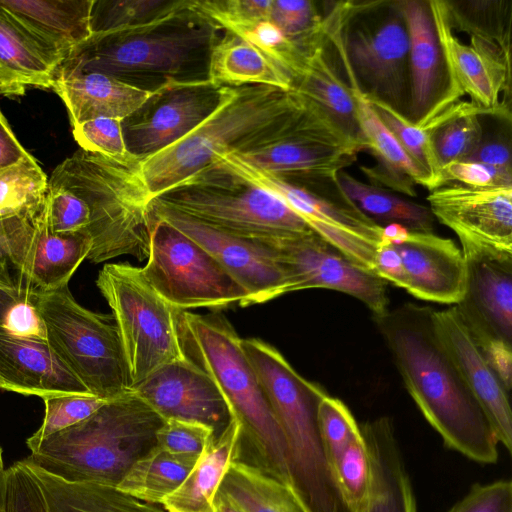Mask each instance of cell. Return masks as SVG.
Listing matches in <instances>:
<instances>
[{"label":"cell","instance_id":"cell-6","mask_svg":"<svg viewBox=\"0 0 512 512\" xmlns=\"http://www.w3.org/2000/svg\"><path fill=\"white\" fill-rule=\"evenodd\" d=\"M243 350L284 435L293 485L309 512H349L336 486L320 436L318 408L327 394L302 377L272 345L242 340Z\"/></svg>","mask_w":512,"mask_h":512},{"label":"cell","instance_id":"cell-60","mask_svg":"<svg viewBox=\"0 0 512 512\" xmlns=\"http://www.w3.org/2000/svg\"><path fill=\"white\" fill-rule=\"evenodd\" d=\"M0 283L10 287L23 289L19 284L17 275L8 258L2 252H0Z\"/></svg>","mask_w":512,"mask_h":512},{"label":"cell","instance_id":"cell-9","mask_svg":"<svg viewBox=\"0 0 512 512\" xmlns=\"http://www.w3.org/2000/svg\"><path fill=\"white\" fill-rule=\"evenodd\" d=\"M152 201L215 229L261 242L313 231L280 198L218 163Z\"/></svg>","mask_w":512,"mask_h":512},{"label":"cell","instance_id":"cell-61","mask_svg":"<svg viewBox=\"0 0 512 512\" xmlns=\"http://www.w3.org/2000/svg\"><path fill=\"white\" fill-rule=\"evenodd\" d=\"M214 512H243L224 494L217 491L213 499Z\"/></svg>","mask_w":512,"mask_h":512},{"label":"cell","instance_id":"cell-10","mask_svg":"<svg viewBox=\"0 0 512 512\" xmlns=\"http://www.w3.org/2000/svg\"><path fill=\"white\" fill-rule=\"evenodd\" d=\"M28 300L44 322L47 342L90 393L111 400L131 391L113 316L80 305L68 285L30 291Z\"/></svg>","mask_w":512,"mask_h":512},{"label":"cell","instance_id":"cell-20","mask_svg":"<svg viewBox=\"0 0 512 512\" xmlns=\"http://www.w3.org/2000/svg\"><path fill=\"white\" fill-rule=\"evenodd\" d=\"M131 392L162 419L195 421L211 427L218 436L232 421L229 406L218 385L188 356L153 372Z\"/></svg>","mask_w":512,"mask_h":512},{"label":"cell","instance_id":"cell-33","mask_svg":"<svg viewBox=\"0 0 512 512\" xmlns=\"http://www.w3.org/2000/svg\"><path fill=\"white\" fill-rule=\"evenodd\" d=\"M241 427L236 419L207 446L162 506L166 512H214L213 499L232 461L237 459Z\"/></svg>","mask_w":512,"mask_h":512},{"label":"cell","instance_id":"cell-40","mask_svg":"<svg viewBox=\"0 0 512 512\" xmlns=\"http://www.w3.org/2000/svg\"><path fill=\"white\" fill-rule=\"evenodd\" d=\"M452 29L511 50L512 1L444 0Z\"/></svg>","mask_w":512,"mask_h":512},{"label":"cell","instance_id":"cell-42","mask_svg":"<svg viewBox=\"0 0 512 512\" xmlns=\"http://www.w3.org/2000/svg\"><path fill=\"white\" fill-rule=\"evenodd\" d=\"M189 0H93L90 16L92 34L130 29L154 22Z\"/></svg>","mask_w":512,"mask_h":512},{"label":"cell","instance_id":"cell-58","mask_svg":"<svg viewBox=\"0 0 512 512\" xmlns=\"http://www.w3.org/2000/svg\"><path fill=\"white\" fill-rule=\"evenodd\" d=\"M28 155L0 110V170L17 164Z\"/></svg>","mask_w":512,"mask_h":512},{"label":"cell","instance_id":"cell-38","mask_svg":"<svg viewBox=\"0 0 512 512\" xmlns=\"http://www.w3.org/2000/svg\"><path fill=\"white\" fill-rule=\"evenodd\" d=\"M341 72L354 99L357 120L366 142V148L378 160L376 167L391 174L408 177L416 185H422L429 190L430 184L427 175L404 151L352 77L342 69Z\"/></svg>","mask_w":512,"mask_h":512},{"label":"cell","instance_id":"cell-36","mask_svg":"<svg viewBox=\"0 0 512 512\" xmlns=\"http://www.w3.org/2000/svg\"><path fill=\"white\" fill-rule=\"evenodd\" d=\"M199 457L155 446L131 466L117 488L143 502L162 504L183 483Z\"/></svg>","mask_w":512,"mask_h":512},{"label":"cell","instance_id":"cell-56","mask_svg":"<svg viewBox=\"0 0 512 512\" xmlns=\"http://www.w3.org/2000/svg\"><path fill=\"white\" fill-rule=\"evenodd\" d=\"M463 161L487 165L512 173L510 142L503 137L483 139Z\"/></svg>","mask_w":512,"mask_h":512},{"label":"cell","instance_id":"cell-35","mask_svg":"<svg viewBox=\"0 0 512 512\" xmlns=\"http://www.w3.org/2000/svg\"><path fill=\"white\" fill-rule=\"evenodd\" d=\"M218 491L243 512H309L293 486L239 460L231 462Z\"/></svg>","mask_w":512,"mask_h":512},{"label":"cell","instance_id":"cell-62","mask_svg":"<svg viewBox=\"0 0 512 512\" xmlns=\"http://www.w3.org/2000/svg\"><path fill=\"white\" fill-rule=\"evenodd\" d=\"M0 389L2 390H6V391H10V392H15L16 393V389L11 386L9 383H7L0 375Z\"/></svg>","mask_w":512,"mask_h":512},{"label":"cell","instance_id":"cell-50","mask_svg":"<svg viewBox=\"0 0 512 512\" xmlns=\"http://www.w3.org/2000/svg\"><path fill=\"white\" fill-rule=\"evenodd\" d=\"M47 223L55 234L86 231L90 210L86 202L70 189L48 181L46 194Z\"/></svg>","mask_w":512,"mask_h":512},{"label":"cell","instance_id":"cell-41","mask_svg":"<svg viewBox=\"0 0 512 512\" xmlns=\"http://www.w3.org/2000/svg\"><path fill=\"white\" fill-rule=\"evenodd\" d=\"M330 466L349 512H364L371 500L373 475L369 449L361 429Z\"/></svg>","mask_w":512,"mask_h":512},{"label":"cell","instance_id":"cell-30","mask_svg":"<svg viewBox=\"0 0 512 512\" xmlns=\"http://www.w3.org/2000/svg\"><path fill=\"white\" fill-rule=\"evenodd\" d=\"M93 0H0V8L64 60L91 35Z\"/></svg>","mask_w":512,"mask_h":512},{"label":"cell","instance_id":"cell-3","mask_svg":"<svg viewBox=\"0 0 512 512\" xmlns=\"http://www.w3.org/2000/svg\"><path fill=\"white\" fill-rule=\"evenodd\" d=\"M178 323L185 354L210 374L240 424L236 460L294 487L284 435L242 338L218 314L180 311Z\"/></svg>","mask_w":512,"mask_h":512},{"label":"cell","instance_id":"cell-52","mask_svg":"<svg viewBox=\"0 0 512 512\" xmlns=\"http://www.w3.org/2000/svg\"><path fill=\"white\" fill-rule=\"evenodd\" d=\"M454 183L471 188L512 187V173L470 161H453L441 169V186Z\"/></svg>","mask_w":512,"mask_h":512},{"label":"cell","instance_id":"cell-46","mask_svg":"<svg viewBox=\"0 0 512 512\" xmlns=\"http://www.w3.org/2000/svg\"><path fill=\"white\" fill-rule=\"evenodd\" d=\"M43 401L44 419L28 437L31 440H40L85 420L110 400L93 394H57L47 396Z\"/></svg>","mask_w":512,"mask_h":512},{"label":"cell","instance_id":"cell-45","mask_svg":"<svg viewBox=\"0 0 512 512\" xmlns=\"http://www.w3.org/2000/svg\"><path fill=\"white\" fill-rule=\"evenodd\" d=\"M273 0H190V8L223 31L236 34L267 20Z\"/></svg>","mask_w":512,"mask_h":512},{"label":"cell","instance_id":"cell-18","mask_svg":"<svg viewBox=\"0 0 512 512\" xmlns=\"http://www.w3.org/2000/svg\"><path fill=\"white\" fill-rule=\"evenodd\" d=\"M429 1L448 70L447 109L469 95L472 104L510 119V111L500 102L502 94L510 96V51L477 36H470L468 44L461 42L453 33L444 0Z\"/></svg>","mask_w":512,"mask_h":512},{"label":"cell","instance_id":"cell-44","mask_svg":"<svg viewBox=\"0 0 512 512\" xmlns=\"http://www.w3.org/2000/svg\"><path fill=\"white\" fill-rule=\"evenodd\" d=\"M369 100V99H368ZM376 113L413 162L427 175L429 191L441 186V169L428 132L389 106L369 100Z\"/></svg>","mask_w":512,"mask_h":512},{"label":"cell","instance_id":"cell-47","mask_svg":"<svg viewBox=\"0 0 512 512\" xmlns=\"http://www.w3.org/2000/svg\"><path fill=\"white\" fill-rule=\"evenodd\" d=\"M234 35L257 47L292 81L303 66L306 54L269 19L261 20Z\"/></svg>","mask_w":512,"mask_h":512},{"label":"cell","instance_id":"cell-32","mask_svg":"<svg viewBox=\"0 0 512 512\" xmlns=\"http://www.w3.org/2000/svg\"><path fill=\"white\" fill-rule=\"evenodd\" d=\"M92 241L86 231L55 234L47 223L46 200L37 218L22 283L28 291H50L68 282L88 257Z\"/></svg>","mask_w":512,"mask_h":512},{"label":"cell","instance_id":"cell-12","mask_svg":"<svg viewBox=\"0 0 512 512\" xmlns=\"http://www.w3.org/2000/svg\"><path fill=\"white\" fill-rule=\"evenodd\" d=\"M141 270L156 292L180 311L249 306L247 292L203 247L153 212Z\"/></svg>","mask_w":512,"mask_h":512},{"label":"cell","instance_id":"cell-27","mask_svg":"<svg viewBox=\"0 0 512 512\" xmlns=\"http://www.w3.org/2000/svg\"><path fill=\"white\" fill-rule=\"evenodd\" d=\"M0 375L16 393L45 398L92 394L47 340L19 337L0 327Z\"/></svg>","mask_w":512,"mask_h":512},{"label":"cell","instance_id":"cell-15","mask_svg":"<svg viewBox=\"0 0 512 512\" xmlns=\"http://www.w3.org/2000/svg\"><path fill=\"white\" fill-rule=\"evenodd\" d=\"M0 512H166L117 487L70 482L27 458L0 475Z\"/></svg>","mask_w":512,"mask_h":512},{"label":"cell","instance_id":"cell-63","mask_svg":"<svg viewBox=\"0 0 512 512\" xmlns=\"http://www.w3.org/2000/svg\"><path fill=\"white\" fill-rule=\"evenodd\" d=\"M4 469H5V467H4V462H3V450L0 446V475Z\"/></svg>","mask_w":512,"mask_h":512},{"label":"cell","instance_id":"cell-48","mask_svg":"<svg viewBox=\"0 0 512 512\" xmlns=\"http://www.w3.org/2000/svg\"><path fill=\"white\" fill-rule=\"evenodd\" d=\"M72 128L74 139L80 149L86 152L124 163L139 161L127 150L122 131V120L101 117L81 122Z\"/></svg>","mask_w":512,"mask_h":512},{"label":"cell","instance_id":"cell-7","mask_svg":"<svg viewBox=\"0 0 512 512\" xmlns=\"http://www.w3.org/2000/svg\"><path fill=\"white\" fill-rule=\"evenodd\" d=\"M324 18L340 68L367 99L408 118L409 34L398 0L341 1Z\"/></svg>","mask_w":512,"mask_h":512},{"label":"cell","instance_id":"cell-53","mask_svg":"<svg viewBox=\"0 0 512 512\" xmlns=\"http://www.w3.org/2000/svg\"><path fill=\"white\" fill-rule=\"evenodd\" d=\"M448 512H512V483L476 484Z\"/></svg>","mask_w":512,"mask_h":512},{"label":"cell","instance_id":"cell-5","mask_svg":"<svg viewBox=\"0 0 512 512\" xmlns=\"http://www.w3.org/2000/svg\"><path fill=\"white\" fill-rule=\"evenodd\" d=\"M162 417L131 391L85 420L40 440L26 439V457L70 482L117 487L131 466L156 446Z\"/></svg>","mask_w":512,"mask_h":512},{"label":"cell","instance_id":"cell-37","mask_svg":"<svg viewBox=\"0 0 512 512\" xmlns=\"http://www.w3.org/2000/svg\"><path fill=\"white\" fill-rule=\"evenodd\" d=\"M336 182L344 196L376 223H397L410 231L433 232L435 218L429 207L361 182L345 170L337 174Z\"/></svg>","mask_w":512,"mask_h":512},{"label":"cell","instance_id":"cell-59","mask_svg":"<svg viewBox=\"0 0 512 512\" xmlns=\"http://www.w3.org/2000/svg\"><path fill=\"white\" fill-rule=\"evenodd\" d=\"M30 291L0 283V327L3 326L8 309L16 302L28 298Z\"/></svg>","mask_w":512,"mask_h":512},{"label":"cell","instance_id":"cell-14","mask_svg":"<svg viewBox=\"0 0 512 512\" xmlns=\"http://www.w3.org/2000/svg\"><path fill=\"white\" fill-rule=\"evenodd\" d=\"M358 152L306 103L305 110L290 123L231 154L255 168L307 183L335 179L355 161Z\"/></svg>","mask_w":512,"mask_h":512},{"label":"cell","instance_id":"cell-11","mask_svg":"<svg viewBox=\"0 0 512 512\" xmlns=\"http://www.w3.org/2000/svg\"><path fill=\"white\" fill-rule=\"evenodd\" d=\"M96 285L118 328L131 388L160 367L186 357L180 333V310L150 285L140 267L106 263Z\"/></svg>","mask_w":512,"mask_h":512},{"label":"cell","instance_id":"cell-1","mask_svg":"<svg viewBox=\"0 0 512 512\" xmlns=\"http://www.w3.org/2000/svg\"><path fill=\"white\" fill-rule=\"evenodd\" d=\"M434 310L404 303L374 316L412 399L445 445L479 463L498 460V441L484 411L443 344Z\"/></svg>","mask_w":512,"mask_h":512},{"label":"cell","instance_id":"cell-24","mask_svg":"<svg viewBox=\"0 0 512 512\" xmlns=\"http://www.w3.org/2000/svg\"><path fill=\"white\" fill-rule=\"evenodd\" d=\"M436 330L484 411L498 443L512 448L510 393L487 363L456 306L433 314Z\"/></svg>","mask_w":512,"mask_h":512},{"label":"cell","instance_id":"cell-31","mask_svg":"<svg viewBox=\"0 0 512 512\" xmlns=\"http://www.w3.org/2000/svg\"><path fill=\"white\" fill-rule=\"evenodd\" d=\"M372 464V493L364 512H417L411 481L392 421L381 417L361 427Z\"/></svg>","mask_w":512,"mask_h":512},{"label":"cell","instance_id":"cell-16","mask_svg":"<svg viewBox=\"0 0 512 512\" xmlns=\"http://www.w3.org/2000/svg\"><path fill=\"white\" fill-rule=\"evenodd\" d=\"M276 251L287 293L327 288L362 301L374 316L388 311L386 281L359 266L314 231L264 241Z\"/></svg>","mask_w":512,"mask_h":512},{"label":"cell","instance_id":"cell-34","mask_svg":"<svg viewBox=\"0 0 512 512\" xmlns=\"http://www.w3.org/2000/svg\"><path fill=\"white\" fill-rule=\"evenodd\" d=\"M212 48L208 81L215 86L261 85L293 90L292 78L253 44L226 32Z\"/></svg>","mask_w":512,"mask_h":512},{"label":"cell","instance_id":"cell-19","mask_svg":"<svg viewBox=\"0 0 512 512\" xmlns=\"http://www.w3.org/2000/svg\"><path fill=\"white\" fill-rule=\"evenodd\" d=\"M153 214L203 247L247 292L249 305L287 293V279L275 249L198 222L151 201Z\"/></svg>","mask_w":512,"mask_h":512},{"label":"cell","instance_id":"cell-13","mask_svg":"<svg viewBox=\"0 0 512 512\" xmlns=\"http://www.w3.org/2000/svg\"><path fill=\"white\" fill-rule=\"evenodd\" d=\"M214 162L280 198L325 241L375 273V255L382 240L383 226L357 209L340 189L336 194L327 195L320 188L324 180L293 182L250 166L231 153L216 156Z\"/></svg>","mask_w":512,"mask_h":512},{"label":"cell","instance_id":"cell-17","mask_svg":"<svg viewBox=\"0 0 512 512\" xmlns=\"http://www.w3.org/2000/svg\"><path fill=\"white\" fill-rule=\"evenodd\" d=\"M231 89L205 81L157 90L122 121L128 152L141 160L178 142L214 113Z\"/></svg>","mask_w":512,"mask_h":512},{"label":"cell","instance_id":"cell-4","mask_svg":"<svg viewBox=\"0 0 512 512\" xmlns=\"http://www.w3.org/2000/svg\"><path fill=\"white\" fill-rule=\"evenodd\" d=\"M306 108L295 91L270 86L232 87L224 102L178 142L139 160L138 174L150 200L211 166L214 158L249 148Z\"/></svg>","mask_w":512,"mask_h":512},{"label":"cell","instance_id":"cell-21","mask_svg":"<svg viewBox=\"0 0 512 512\" xmlns=\"http://www.w3.org/2000/svg\"><path fill=\"white\" fill-rule=\"evenodd\" d=\"M465 289L456 304L475 338L512 344V252L461 243Z\"/></svg>","mask_w":512,"mask_h":512},{"label":"cell","instance_id":"cell-29","mask_svg":"<svg viewBox=\"0 0 512 512\" xmlns=\"http://www.w3.org/2000/svg\"><path fill=\"white\" fill-rule=\"evenodd\" d=\"M62 56L0 8V93L19 96L30 86L52 88Z\"/></svg>","mask_w":512,"mask_h":512},{"label":"cell","instance_id":"cell-28","mask_svg":"<svg viewBox=\"0 0 512 512\" xmlns=\"http://www.w3.org/2000/svg\"><path fill=\"white\" fill-rule=\"evenodd\" d=\"M51 89L65 104L71 126L101 117L123 121L157 92L89 71H59Z\"/></svg>","mask_w":512,"mask_h":512},{"label":"cell","instance_id":"cell-23","mask_svg":"<svg viewBox=\"0 0 512 512\" xmlns=\"http://www.w3.org/2000/svg\"><path fill=\"white\" fill-rule=\"evenodd\" d=\"M409 34L408 120L424 128L447 109L448 70L429 0H398Z\"/></svg>","mask_w":512,"mask_h":512},{"label":"cell","instance_id":"cell-26","mask_svg":"<svg viewBox=\"0 0 512 512\" xmlns=\"http://www.w3.org/2000/svg\"><path fill=\"white\" fill-rule=\"evenodd\" d=\"M327 42L325 37L307 53L301 70L293 79V91L360 152L367 148L354 99Z\"/></svg>","mask_w":512,"mask_h":512},{"label":"cell","instance_id":"cell-49","mask_svg":"<svg viewBox=\"0 0 512 512\" xmlns=\"http://www.w3.org/2000/svg\"><path fill=\"white\" fill-rule=\"evenodd\" d=\"M318 425L329 464L360 432V426L348 407L338 398L328 394L319 404Z\"/></svg>","mask_w":512,"mask_h":512},{"label":"cell","instance_id":"cell-55","mask_svg":"<svg viewBox=\"0 0 512 512\" xmlns=\"http://www.w3.org/2000/svg\"><path fill=\"white\" fill-rule=\"evenodd\" d=\"M473 338L489 366L510 393L512 388V344L490 336Z\"/></svg>","mask_w":512,"mask_h":512},{"label":"cell","instance_id":"cell-54","mask_svg":"<svg viewBox=\"0 0 512 512\" xmlns=\"http://www.w3.org/2000/svg\"><path fill=\"white\" fill-rule=\"evenodd\" d=\"M2 328L15 336L47 340L44 322L28 298L16 302L8 309Z\"/></svg>","mask_w":512,"mask_h":512},{"label":"cell","instance_id":"cell-8","mask_svg":"<svg viewBox=\"0 0 512 512\" xmlns=\"http://www.w3.org/2000/svg\"><path fill=\"white\" fill-rule=\"evenodd\" d=\"M138 163H124L82 149L63 160L49 182L62 185L89 207L86 232L92 246L87 259L101 263L129 255L148 256L151 200L138 174Z\"/></svg>","mask_w":512,"mask_h":512},{"label":"cell","instance_id":"cell-51","mask_svg":"<svg viewBox=\"0 0 512 512\" xmlns=\"http://www.w3.org/2000/svg\"><path fill=\"white\" fill-rule=\"evenodd\" d=\"M215 437L205 424L168 418L157 430L156 446L170 453L200 456Z\"/></svg>","mask_w":512,"mask_h":512},{"label":"cell","instance_id":"cell-39","mask_svg":"<svg viewBox=\"0 0 512 512\" xmlns=\"http://www.w3.org/2000/svg\"><path fill=\"white\" fill-rule=\"evenodd\" d=\"M481 115H496L472 103L458 102L432 119L423 129L430 137L440 169L464 160L483 139Z\"/></svg>","mask_w":512,"mask_h":512},{"label":"cell","instance_id":"cell-57","mask_svg":"<svg viewBox=\"0 0 512 512\" xmlns=\"http://www.w3.org/2000/svg\"><path fill=\"white\" fill-rule=\"evenodd\" d=\"M375 273L385 281L404 288L405 276L400 256L388 242L381 241L375 255Z\"/></svg>","mask_w":512,"mask_h":512},{"label":"cell","instance_id":"cell-43","mask_svg":"<svg viewBox=\"0 0 512 512\" xmlns=\"http://www.w3.org/2000/svg\"><path fill=\"white\" fill-rule=\"evenodd\" d=\"M269 20L305 54L326 37L325 18L310 0H273Z\"/></svg>","mask_w":512,"mask_h":512},{"label":"cell","instance_id":"cell-25","mask_svg":"<svg viewBox=\"0 0 512 512\" xmlns=\"http://www.w3.org/2000/svg\"><path fill=\"white\" fill-rule=\"evenodd\" d=\"M385 242V241H384ZM398 252L406 289L426 301L457 304L465 289V261L453 240L408 230L388 242Z\"/></svg>","mask_w":512,"mask_h":512},{"label":"cell","instance_id":"cell-2","mask_svg":"<svg viewBox=\"0 0 512 512\" xmlns=\"http://www.w3.org/2000/svg\"><path fill=\"white\" fill-rule=\"evenodd\" d=\"M222 31L192 10L189 0L149 24L92 34L57 72L104 73L148 91L205 82L210 54Z\"/></svg>","mask_w":512,"mask_h":512},{"label":"cell","instance_id":"cell-22","mask_svg":"<svg viewBox=\"0 0 512 512\" xmlns=\"http://www.w3.org/2000/svg\"><path fill=\"white\" fill-rule=\"evenodd\" d=\"M434 218L460 243L512 252V187L445 184L427 196Z\"/></svg>","mask_w":512,"mask_h":512}]
</instances>
